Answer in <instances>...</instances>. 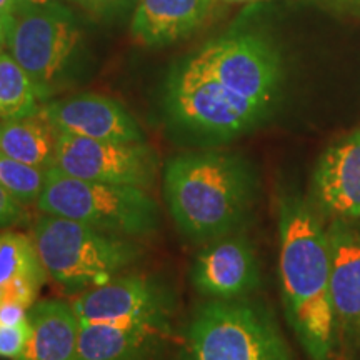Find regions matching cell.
<instances>
[{"mask_svg": "<svg viewBox=\"0 0 360 360\" xmlns=\"http://www.w3.org/2000/svg\"><path fill=\"white\" fill-rule=\"evenodd\" d=\"M167 107L179 125L214 139L245 132L267 110V107L224 87L192 58L169 82Z\"/></svg>", "mask_w": 360, "mask_h": 360, "instance_id": "6", "label": "cell"}, {"mask_svg": "<svg viewBox=\"0 0 360 360\" xmlns=\"http://www.w3.org/2000/svg\"><path fill=\"white\" fill-rule=\"evenodd\" d=\"M215 4V0H139L130 34L150 47L172 44L204 24Z\"/></svg>", "mask_w": 360, "mask_h": 360, "instance_id": "16", "label": "cell"}, {"mask_svg": "<svg viewBox=\"0 0 360 360\" xmlns=\"http://www.w3.org/2000/svg\"><path fill=\"white\" fill-rule=\"evenodd\" d=\"M32 327L30 321L20 326L0 323V357L11 360H24L29 349Z\"/></svg>", "mask_w": 360, "mask_h": 360, "instance_id": "22", "label": "cell"}, {"mask_svg": "<svg viewBox=\"0 0 360 360\" xmlns=\"http://www.w3.org/2000/svg\"><path fill=\"white\" fill-rule=\"evenodd\" d=\"M170 334V321L80 322L79 360H150Z\"/></svg>", "mask_w": 360, "mask_h": 360, "instance_id": "15", "label": "cell"}, {"mask_svg": "<svg viewBox=\"0 0 360 360\" xmlns=\"http://www.w3.org/2000/svg\"><path fill=\"white\" fill-rule=\"evenodd\" d=\"M20 2L24 7H44L52 4L53 0H20Z\"/></svg>", "mask_w": 360, "mask_h": 360, "instance_id": "28", "label": "cell"}, {"mask_svg": "<svg viewBox=\"0 0 360 360\" xmlns=\"http://www.w3.org/2000/svg\"><path fill=\"white\" fill-rule=\"evenodd\" d=\"M57 130L39 114L0 119V152L42 170L56 167Z\"/></svg>", "mask_w": 360, "mask_h": 360, "instance_id": "18", "label": "cell"}, {"mask_svg": "<svg viewBox=\"0 0 360 360\" xmlns=\"http://www.w3.org/2000/svg\"><path fill=\"white\" fill-rule=\"evenodd\" d=\"M37 209L130 238L152 236L160 227V207L146 188L92 182L52 167Z\"/></svg>", "mask_w": 360, "mask_h": 360, "instance_id": "4", "label": "cell"}, {"mask_svg": "<svg viewBox=\"0 0 360 360\" xmlns=\"http://www.w3.org/2000/svg\"><path fill=\"white\" fill-rule=\"evenodd\" d=\"M24 6L20 0H0V15L2 17H13L19 13Z\"/></svg>", "mask_w": 360, "mask_h": 360, "instance_id": "26", "label": "cell"}, {"mask_svg": "<svg viewBox=\"0 0 360 360\" xmlns=\"http://www.w3.org/2000/svg\"><path fill=\"white\" fill-rule=\"evenodd\" d=\"M72 309L79 322L89 323L170 321L174 299L154 277L124 276L82 292Z\"/></svg>", "mask_w": 360, "mask_h": 360, "instance_id": "10", "label": "cell"}, {"mask_svg": "<svg viewBox=\"0 0 360 360\" xmlns=\"http://www.w3.org/2000/svg\"><path fill=\"white\" fill-rule=\"evenodd\" d=\"M25 205L15 200L6 188L0 187V229H8L25 219Z\"/></svg>", "mask_w": 360, "mask_h": 360, "instance_id": "23", "label": "cell"}, {"mask_svg": "<svg viewBox=\"0 0 360 360\" xmlns=\"http://www.w3.org/2000/svg\"><path fill=\"white\" fill-rule=\"evenodd\" d=\"M56 169L92 182L148 188L159 175V155L143 142H110L57 132Z\"/></svg>", "mask_w": 360, "mask_h": 360, "instance_id": "8", "label": "cell"}, {"mask_svg": "<svg viewBox=\"0 0 360 360\" xmlns=\"http://www.w3.org/2000/svg\"><path fill=\"white\" fill-rule=\"evenodd\" d=\"M205 72L238 96L267 107L281 82L277 53L254 35L219 39L192 57Z\"/></svg>", "mask_w": 360, "mask_h": 360, "instance_id": "9", "label": "cell"}, {"mask_svg": "<svg viewBox=\"0 0 360 360\" xmlns=\"http://www.w3.org/2000/svg\"><path fill=\"white\" fill-rule=\"evenodd\" d=\"M79 40L70 13L49 4L24 7L13 15L6 47L29 74L40 101H47L60 85Z\"/></svg>", "mask_w": 360, "mask_h": 360, "instance_id": "7", "label": "cell"}, {"mask_svg": "<svg viewBox=\"0 0 360 360\" xmlns=\"http://www.w3.org/2000/svg\"><path fill=\"white\" fill-rule=\"evenodd\" d=\"M30 237L49 277L80 294L119 277L142 257L134 238L57 215L42 214Z\"/></svg>", "mask_w": 360, "mask_h": 360, "instance_id": "3", "label": "cell"}, {"mask_svg": "<svg viewBox=\"0 0 360 360\" xmlns=\"http://www.w3.org/2000/svg\"><path fill=\"white\" fill-rule=\"evenodd\" d=\"M49 170L34 167L0 152V187L22 205L37 204Z\"/></svg>", "mask_w": 360, "mask_h": 360, "instance_id": "21", "label": "cell"}, {"mask_svg": "<svg viewBox=\"0 0 360 360\" xmlns=\"http://www.w3.org/2000/svg\"><path fill=\"white\" fill-rule=\"evenodd\" d=\"M255 180L245 162L224 152H191L164 169V199L179 232L193 242L229 236L254 199Z\"/></svg>", "mask_w": 360, "mask_h": 360, "instance_id": "2", "label": "cell"}, {"mask_svg": "<svg viewBox=\"0 0 360 360\" xmlns=\"http://www.w3.org/2000/svg\"><path fill=\"white\" fill-rule=\"evenodd\" d=\"M184 360H294L274 319L240 299H212L187 327Z\"/></svg>", "mask_w": 360, "mask_h": 360, "instance_id": "5", "label": "cell"}, {"mask_svg": "<svg viewBox=\"0 0 360 360\" xmlns=\"http://www.w3.org/2000/svg\"><path fill=\"white\" fill-rule=\"evenodd\" d=\"M29 310L20 304H2L0 305V323L7 326H20L29 322Z\"/></svg>", "mask_w": 360, "mask_h": 360, "instance_id": "24", "label": "cell"}, {"mask_svg": "<svg viewBox=\"0 0 360 360\" xmlns=\"http://www.w3.org/2000/svg\"><path fill=\"white\" fill-rule=\"evenodd\" d=\"M314 191L334 219H360V129L327 148L315 170Z\"/></svg>", "mask_w": 360, "mask_h": 360, "instance_id": "14", "label": "cell"}, {"mask_svg": "<svg viewBox=\"0 0 360 360\" xmlns=\"http://www.w3.org/2000/svg\"><path fill=\"white\" fill-rule=\"evenodd\" d=\"M352 2H355V4H359V6H360V0H352Z\"/></svg>", "mask_w": 360, "mask_h": 360, "instance_id": "30", "label": "cell"}, {"mask_svg": "<svg viewBox=\"0 0 360 360\" xmlns=\"http://www.w3.org/2000/svg\"><path fill=\"white\" fill-rule=\"evenodd\" d=\"M191 278L193 287L212 299H238L259 283V264L249 240L225 236L210 240L195 260Z\"/></svg>", "mask_w": 360, "mask_h": 360, "instance_id": "12", "label": "cell"}, {"mask_svg": "<svg viewBox=\"0 0 360 360\" xmlns=\"http://www.w3.org/2000/svg\"><path fill=\"white\" fill-rule=\"evenodd\" d=\"M47 277L32 237L20 232H0V292L22 278L45 283Z\"/></svg>", "mask_w": 360, "mask_h": 360, "instance_id": "20", "label": "cell"}, {"mask_svg": "<svg viewBox=\"0 0 360 360\" xmlns=\"http://www.w3.org/2000/svg\"><path fill=\"white\" fill-rule=\"evenodd\" d=\"M215 2H225V4H252V2H260V0H215Z\"/></svg>", "mask_w": 360, "mask_h": 360, "instance_id": "29", "label": "cell"}, {"mask_svg": "<svg viewBox=\"0 0 360 360\" xmlns=\"http://www.w3.org/2000/svg\"><path fill=\"white\" fill-rule=\"evenodd\" d=\"M327 232L335 334L352 347H360V225L355 220L334 219Z\"/></svg>", "mask_w": 360, "mask_h": 360, "instance_id": "13", "label": "cell"}, {"mask_svg": "<svg viewBox=\"0 0 360 360\" xmlns=\"http://www.w3.org/2000/svg\"><path fill=\"white\" fill-rule=\"evenodd\" d=\"M12 19H13V17H2V15H0V49H2V45H6V39H7L8 29H11Z\"/></svg>", "mask_w": 360, "mask_h": 360, "instance_id": "27", "label": "cell"}, {"mask_svg": "<svg viewBox=\"0 0 360 360\" xmlns=\"http://www.w3.org/2000/svg\"><path fill=\"white\" fill-rule=\"evenodd\" d=\"M39 94L29 74L8 51L0 49V119H24L40 109Z\"/></svg>", "mask_w": 360, "mask_h": 360, "instance_id": "19", "label": "cell"}, {"mask_svg": "<svg viewBox=\"0 0 360 360\" xmlns=\"http://www.w3.org/2000/svg\"><path fill=\"white\" fill-rule=\"evenodd\" d=\"M32 327L24 360H79L80 322L72 304L42 300L29 310Z\"/></svg>", "mask_w": 360, "mask_h": 360, "instance_id": "17", "label": "cell"}, {"mask_svg": "<svg viewBox=\"0 0 360 360\" xmlns=\"http://www.w3.org/2000/svg\"><path fill=\"white\" fill-rule=\"evenodd\" d=\"M77 2L82 6L85 11L90 12H105L107 8H112L120 0H77Z\"/></svg>", "mask_w": 360, "mask_h": 360, "instance_id": "25", "label": "cell"}, {"mask_svg": "<svg viewBox=\"0 0 360 360\" xmlns=\"http://www.w3.org/2000/svg\"><path fill=\"white\" fill-rule=\"evenodd\" d=\"M37 114L57 132L110 142H143V132L119 102L82 94L45 103Z\"/></svg>", "mask_w": 360, "mask_h": 360, "instance_id": "11", "label": "cell"}, {"mask_svg": "<svg viewBox=\"0 0 360 360\" xmlns=\"http://www.w3.org/2000/svg\"><path fill=\"white\" fill-rule=\"evenodd\" d=\"M278 231L287 321L310 359L328 360L337 335L330 300L328 232L314 210L295 197L282 202Z\"/></svg>", "mask_w": 360, "mask_h": 360, "instance_id": "1", "label": "cell"}]
</instances>
